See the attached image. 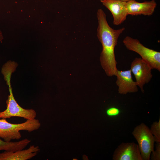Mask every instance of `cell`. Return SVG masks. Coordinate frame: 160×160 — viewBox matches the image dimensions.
<instances>
[{
	"mask_svg": "<svg viewBox=\"0 0 160 160\" xmlns=\"http://www.w3.org/2000/svg\"><path fill=\"white\" fill-rule=\"evenodd\" d=\"M152 68L141 58H135L132 62L130 70L136 79L137 86L143 93V86L149 83L152 77Z\"/></svg>",
	"mask_w": 160,
	"mask_h": 160,
	"instance_id": "cell-6",
	"label": "cell"
},
{
	"mask_svg": "<svg viewBox=\"0 0 160 160\" xmlns=\"http://www.w3.org/2000/svg\"><path fill=\"white\" fill-rule=\"evenodd\" d=\"M12 71L7 70L3 73L4 79L9 86V95L6 101L7 108L0 112V119H9L13 117L23 118L26 120L35 119L36 113L32 109H25L20 106L15 100L12 92L11 78Z\"/></svg>",
	"mask_w": 160,
	"mask_h": 160,
	"instance_id": "cell-2",
	"label": "cell"
},
{
	"mask_svg": "<svg viewBox=\"0 0 160 160\" xmlns=\"http://www.w3.org/2000/svg\"><path fill=\"white\" fill-rule=\"evenodd\" d=\"M156 6L154 0L143 2L132 0L127 2L126 8L128 15L151 16L153 13Z\"/></svg>",
	"mask_w": 160,
	"mask_h": 160,
	"instance_id": "cell-10",
	"label": "cell"
},
{
	"mask_svg": "<svg viewBox=\"0 0 160 160\" xmlns=\"http://www.w3.org/2000/svg\"><path fill=\"white\" fill-rule=\"evenodd\" d=\"M3 39V36L1 31L0 30V41Z\"/></svg>",
	"mask_w": 160,
	"mask_h": 160,
	"instance_id": "cell-16",
	"label": "cell"
},
{
	"mask_svg": "<svg viewBox=\"0 0 160 160\" xmlns=\"http://www.w3.org/2000/svg\"><path fill=\"white\" fill-rule=\"evenodd\" d=\"M100 1L112 14L114 25H119L126 20L128 15L126 2L118 0H100Z\"/></svg>",
	"mask_w": 160,
	"mask_h": 160,
	"instance_id": "cell-8",
	"label": "cell"
},
{
	"mask_svg": "<svg viewBox=\"0 0 160 160\" xmlns=\"http://www.w3.org/2000/svg\"><path fill=\"white\" fill-rule=\"evenodd\" d=\"M150 129L154 137L155 142L160 143V118L158 121H155L152 123Z\"/></svg>",
	"mask_w": 160,
	"mask_h": 160,
	"instance_id": "cell-13",
	"label": "cell"
},
{
	"mask_svg": "<svg viewBox=\"0 0 160 160\" xmlns=\"http://www.w3.org/2000/svg\"><path fill=\"white\" fill-rule=\"evenodd\" d=\"M97 15L98 22L97 36L102 46L100 57V64L107 76H116L118 70L115 48L119 36L125 28L116 30L111 27L107 22L105 14L101 9H98Z\"/></svg>",
	"mask_w": 160,
	"mask_h": 160,
	"instance_id": "cell-1",
	"label": "cell"
},
{
	"mask_svg": "<svg viewBox=\"0 0 160 160\" xmlns=\"http://www.w3.org/2000/svg\"><path fill=\"white\" fill-rule=\"evenodd\" d=\"M132 134L138 143L143 160H149L155 142L149 128L142 123L135 128Z\"/></svg>",
	"mask_w": 160,
	"mask_h": 160,
	"instance_id": "cell-5",
	"label": "cell"
},
{
	"mask_svg": "<svg viewBox=\"0 0 160 160\" xmlns=\"http://www.w3.org/2000/svg\"><path fill=\"white\" fill-rule=\"evenodd\" d=\"M123 43L128 49L139 54L152 69H156L160 71V52L146 47L137 39L129 36L124 38Z\"/></svg>",
	"mask_w": 160,
	"mask_h": 160,
	"instance_id": "cell-4",
	"label": "cell"
},
{
	"mask_svg": "<svg viewBox=\"0 0 160 160\" xmlns=\"http://www.w3.org/2000/svg\"><path fill=\"white\" fill-rule=\"evenodd\" d=\"M40 126L39 121L35 119L17 124L9 123L5 119H0V138L7 142L19 140L22 137L20 131L31 132L38 129Z\"/></svg>",
	"mask_w": 160,
	"mask_h": 160,
	"instance_id": "cell-3",
	"label": "cell"
},
{
	"mask_svg": "<svg viewBox=\"0 0 160 160\" xmlns=\"http://www.w3.org/2000/svg\"><path fill=\"white\" fill-rule=\"evenodd\" d=\"M40 149L38 146L32 145L28 148L15 151H4L0 153V160H27L36 156Z\"/></svg>",
	"mask_w": 160,
	"mask_h": 160,
	"instance_id": "cell-11",
	"label": "cell"
},
{
	"mask_svg": "<svg viewBox=\"0 0 160 160\" xmlns=\"http://www.w3.org/2000/svg\"><path fill=\"white\" fill-rule=\"evenodd\" d=\"M131 73L130 69L125 71H117L116 83L118 88L119 94L126 95L138 91L137 85L136 81L132 79Z\"/></svg>",
	"mask_w": 160,
	"mask_h": 160,
	"instance_id": "cell-9",
	"label": "cell"
},
{
	"mask_svg": "<svg viewBox=\"0 0 160 160\" xmlns=\"http://www.w3.org/2000/svg\"><path fill=\"white\" fill-rule=\"evenodd\" d=\"M113 160H143L138 145L134 142L122 143L116 149Z\"/></svg>",
	"mask_w": 160,
	"mask_h": 160,
	"instance_id": "cell-7",
	"label": "cell"
},
{
	"mask_svg": "<svg viewBox=\"0 0 160 160\" xmlns=\"http://www.w3.org/2000/svg\"><path fill=\"white\" fill-rule=\"evenodd\" d=\"M151 153V160H160V143H156L155 149Z\"/></svg>",
	"mask_w": 160,
	"mask_h": 160,
	"instance_id": "cell-14",
	"label": "cell"
},
{
	"mask_svg": "<svg viewBox=\"0 0 160 160\" xmlns=\"http://www.w3.org/2000/svg\"><path fill=\"white\" fill-rule=\"evenodd\" d=\"M120 113V110L115 107L109 108L106 111V113L107 115L110 117L117 116Z\"/></svg>",
	"mask_w": 160,
	"mask_h": 160,
	"instance_id": "cell-15",
	"label": "cell"
},
{
	"mask_svg": "<svg viewBox=\"0 0 160 160\" xmlns=\"http://www.w3.org/2000/svg\"><path fill=\"white\" fill-rule=\"evenodd\" d=\"M31 141L30 140L25 139L17 142H7L0 138V151H14L23 149Z\"/></svg>",
	"mask_w": 160,
	"mask_h": 160,
	"instance_id": "cell-12",
	"label": "cell"
},
{
	"mask_svg": "<svg viewBox=\"0 0 160 160\" xmlns=\"http://www.w3.org/2000/svg\"><path fill=\"white\" fill-rule=\"evenodd\" d=\"M119 0V1H124V2H128V1H131L135 0Z\"/></svg>",
	"mask_w": 160,
	"mask_h": 160,
	"instance_id": "cell-17",
	"label": "cell"
}]
</instances>
